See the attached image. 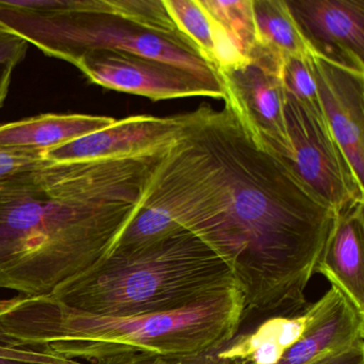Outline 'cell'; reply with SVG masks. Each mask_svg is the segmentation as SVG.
<instances>
[{"mask_svg":"<svg viewBox=\"0 0 364 364\" xmlns=\"http://www.w3.org/2000/svg\"><path fill=\"white\" fill-rule=\"evenodd\" d=\"M191 112L176 116H134L116 120L101 131L50 149V161H99L135 156L161 148L180 137L191 122Z\"/></svg>","mask_w":364,"mask_h":364,"instance_id":"obj_9","label":"cell"},{"mask_svg":"<svg viewBox=\"0 0 364 364\" xmlns=\"http://www.w3.org/2000/svg\"><path fill=\"white\" fill-rule=\"evenodd\" d=\"M169 360L144 353H125L101 360L93 364H167Z\"/></svg>","mask_w":364,"mask_h":364,"instance_id":"obj_23","label":"cell"},{"mask_svg":"<svg viewBox=\"0 0 364 364\" xmlns=\"http://www.w3.org/2000/svg\"><path fill=\"white\" fill-rule=\"evenodd\" d=\"M311 55L364 73V0H285Z\"/></svg>","mask_w":364,"mask_h":364,"instance_id":"obj_8","label":"cell"},{"mask_svg":"<svg viewBox=\"0 0 364 364\" xmlns=\"http://www.w3.org/2000/svg\"><path fill=\"white\" fill-rule=\"evenodd\" d=\"M237 285L193 304L132 316L77 311L69 336L80 358L89 362L144 353L167 360H186L212 353L231 340L244 318Z\"/></svg>","mask_w":364,"mask_h":364,"instance_id":"obj_4","label":"cell"},{"mask_svg":"<svg viewBox=\"0 0 364 364\" xmlns=\"http://www.w3.org/2000/svg\"><path fill=\"white\" fill-rule=\"evenodd\" d=\"M309 58H287L281 69V82L287 95L311 112L323 114Z\"/></svg>","mask_w":364,"mask_h":364,"instance_id":"obj_18","label":"cell"},{"mask_svg":"<svg viewBox=\"0 0 364 364\" xmlns=\"http://www.w3.org/2000/svg\"><path fill=\"white\" fill-rule=\"evenodd\" d=\"M310 364H364V341L342 350L328 353Z\"/></svg>","mask_w":364,"mask_h":364,"instance_id":"obj_22","label":"cell"},{"mask_svg":"<svg viewBox=\"0 0 364 364\" xmlns=\"http://www.w3.org/2000/svg\"><path fill=\"white\" fill-rule=\"evenodd\" d=\"M282 65L255 48L246 61L221 70L218 75L225 93V103L245 129L261 146L287 163L291 146L285 125Z\"/></svg>","mask_w":364,"mask_h":364,"instance_id":"obj_6","label":"cell"},{"mask_svg":"<svg viewBox=\"0 0 364 364\" xmlns=\"http://www.w3.org/2000/svg\"><path fill=\"white\" fill-rule=\"evenodd\" d=\"M116 122L110 117L46 114L0 125V151L46 153Z\"/></svg>","mask_w":364,"mask_h":364,"instance_id":"obj_14","label":"cell"},{"mask_svg":"<svg viewBox=\"0 0 364 364\" xmlns=\"http://www.w3.org/2000/svg\"><path fill=\"white\" fill-rule=\"evenodd\" d=\"M193 112L210 171L183 229L231 270L244 298L242 321L300 310L336 213L251 136L228 104L220 112L203 105Z\"/></svg>","mask_w":364,"mask_h":364,"instance_id":"obj_1","label":"cell"},{"mask_svg":"<svg viewBox=\"0 0 364 364\" xmlns=\"http://www.w3.org/2000/svg\"><path fill=\"white\" fill-rule=\"evenodd\" d=\"M284 118L291 146L287 165L296 178L336 214L364 203V184L355 176L325 116L285 93Z\"/></svg>","mask_w":364,"mask_h":364,"instance_id":"obj_5","label":"cell"},{"mask_svg":"<svg viewBox=\"0 0 364 364\" xmlns=\"http://www.w3.org/2000/svg\"><path fill=\"white\" fill-rule=\"evenodd\" d=\"M309 63L323 116L355 176L364 184V73L314 55H310Z\"/></svg>","mask_w":364,"mask_h":364,"instance_id":"obj_10","label":"cell"},{"mask_svg":"<svg viewBox=\"0 0 364 364\" xmlns=\"http://www.w3.org/2000/svg\"><path fill=\"white\" fill-rule=\"evenodd\" d=\"M313 314V304L300 310L270 315L255 329L236 332L213 351L223 364H274L304 333Z\"/></svg>","mask_w":364,"mask_h":364,"instance_id":"obj_13","label":"cell"},{"mask_svg":"<svg viewBox=\"0 0 364 364\" xmlns=\"http://www.w3.org/2000/svg\"><path fill=\"white\" fill-rule=\"evenodd\" d=\"M164 4L178 31L193 42L217 73L247 60L199 0H164Z\"/></svg>","mask_w":364,"mask_h":364,"instance_id":"obj_15","label":"cell"},{"mask_svg":"<svg viewBox=\"0 0 364 364\" xmlns=\"http://www.w3.org/2000/svg\"><path fill=\"white\" fill-rule=\"evenodd\" d=\"M167 364H184L183 363L182 360H169L167 362Z\"/></svg>","mask_w":364,"mask_h":364,"instance_id":"obj_26","label":"cell"},{"mask_svg":"<svg viewBox=\"0 0 364 364\" xmlns=\"http://www.w3.org/2000/svg\"><path fill=\"white\" fill-rule=\"evenodd\" d=\"M14 68L12 65H0V108L3 107L9 93Z\"/></svg>","mask_w":364,"mask_h":364,"instance_id":"obj_24","label":"cell"},{"mask_svg":"<svg viewBox=\"0 0 364 364\" xmlns=\"http://www.w3.org/2000/svg\"><path fill=\"white\" fill-rule=\"evenodd\" d=\"M364 203L336 214L315 274H323L364 313Z\"/></svg>","mask_w":364,"mask_h":364,"instance_id":"obj_12","label":"cell"},{"mask_svg":"<svg viewBox=\"0 0 364 364\" xmlns=\"http://www.w3.org/2000/svg\"><path fill=\"white\" fill-rule=\"evenodd\" d=\"M74 65L92 84L153 102L200 97L225 99L223 89L204 82L188 70L129 53L91 52Z\"/></svg>","mask_w":364,"mask_h":364,"instance_id":"obj_7","label":"cell"},{"mask_svg":"<svg viewBox=\"0 0 364 364\" xmlns=\"http://www.w3.org/2000/svg\"><path fill=\"white\" fill-rule=\"evenodd\" d=\"M43 153H16L0 151V182L46 163Z\"/></svg>","mask_w":364,"mask_h":364,"instance_id":"obj_20","label":"cell"},{"mask_svg":"<svg viewBox=\"0 0 364 364\" xmlns=\"http://www.w3.org/2000/svg\"><path fill=\"white\" fill-rule=\"evenodd\" d=\"M252 9L255 48L282 63L289 57L310 56L285 0H252Z\"/></svg>","mask_w":364,"mask_h":364,"instance_id":"obj_16","label":"cell"},{"mask_svg":"<svg viewBox=\"0 0 364 364\" xmlns=\"http://www.w3.org/2000/svg\"><path fill=\"white\" fill-rule=\"evenodd\" d=\"M184 364H223V362L214 355V353H205L200 357L193 358V359L182 360Z\"/></svg>","mask_w":364,"mask_h":364,"instance_id":"obj_25","label":"cell"},{"mask_svg":"<svg viewBox=\"0 0 364 364\" xmlns=\"http://www.w3.org/2000/svg\"><path fill=\"white\" fill-rule=\"evenodd\" d=\"M364 341V313L336 287L313 302V314L299 338L274 364H310Z\"/></svg>","mask_w":364,"mask_h":364,"instance_id":"obj_11","label":"cell"},{"mask_svg":"<svg viewBox=\"0 0 364 364\" xmlns=\"http://www.w3.org/2000/svg\"><path fill=\"white\" fill-rule=\"evenodd\" d=\"M28 46L21 38L0 31V65L16 67L26 57Z\"/></svg>","mask_w":364,"mask_h":364,"instance_id":"obj_21","label":"cell"},{"mask_svg":"<svg viewBox=\"0 0 364 364\" xmlns=\"http://www.w3.org/2000/svg\"><path fill=\"white\" fill-rule=\"evenodd\" d=\"M0 364H84L37 344H27L0 325Z\"/></svg>","mask_w":364,"mask_h":364,"instance_id":"obj_19","label":"cell"},{"mask_svg":"<svg viewBox=\"0 0 364 364\" xmlns=\"http://www.w3.org/2000/svg\"><path fill=\"white\" fill-rule=\"evenodd\" d=\"M245 59L257 46L252 0H199Z\"/></svg>","mask_w":364,"mask_h":364,"instance_id":"obj_17","label":"cell"},{"mask_svg":"<svg viewBox=\"0 0 364 364\" xmlns=\"http://www.w3.org/2000/svg\"><path fill=\"white\" fill-rule=\"evenodd\" d=\"M172 144L122 159L46 161L0 182V289L48 297L108 257Z\"/></svg>","mask_w":364,"mask_h":364,"instance_id":"obj_2","label":"cell"},{"mask_svg":"<svg viewBox=\"0 0 364 364\" xmlns=\"http://www.w3.org/2000/svg\"><path fill=\"white\" fill-rule=\"evenodd\" d=\"M236 285L230 268L180 230L129 253H109L48 298L92 314L132 316L180 308Z\"/></svg>","mask_w":364,"mask_h":364,"instance_id":"obj_3","label":"cell"}]
</instances>
